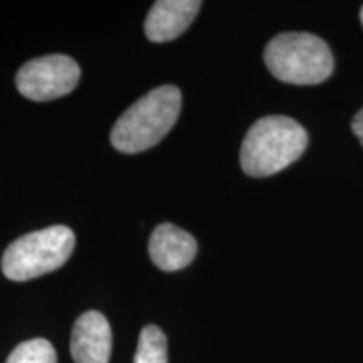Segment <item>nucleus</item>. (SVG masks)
Here are the masks:
<instances>
[{
	"instance_id": "nucleus-6",
	"label": "nucleus",
	"mask_w": 363,
	"mask_h": 363,
	"mask_svg": "<svg viewBox=\"0 0 363 363\" xmlns=\"http://www.w3.org/2000/svg\"><path fill=\"white\" fill-rule=\"evenodd\" d=\"M74 363H110L111 326L99 311H86L76 320L71 335Z\"/></svg>"
},
{
	"instance_id": "nucleus-5",
	"label": "nucleus",
	"mask_w": 363,
	"mask_h": 363,
	"mask_svg": "<svg viewBox=\"0 0 363 363\" xmlns=\"http://www.w3.org/2000/svg\"><path fill=\"white\" fill-rule=\"evenodd\" d=\"M79 66L65 54L38 57L17 72V89L30 101H51L69 94L79 83Z\"/></svg>"
},
{
	"instance_id": "nucleus-8",
	"label": "nucleus",
	"mask_w": 363,
	"mask_h": 363,
	"mask_svg": "<svg viewBox=\"0 0 363 363\" xmlns=\"http://www.w3.org/2000/svg\"><path fill=\"white\" fill-rule=\"evenodd\" d=\"M148 252L158 269L174 272L184 269L194 261L197 254V240L180 227L162 224L150 238Z\"/></svg>"
},
{
	"instance_id": "nucleus-2",
	"label": "nucleus",
	"mask_w": 363,
	"mask_h": 363,
	"mask_svg": "<svg viewBox=\"0 0 363 363\" xmlns=\"http://www.w3.org/2000/svg\"><path fill=\"white\" fill-rule=\"evenodd\" d=\"M308 147V133L293 118L272 115L249 128L240 147V167L249 177H269L296 162Z\"/></svg>"
},
{
	"instance_id": "nucleus-3",
	"label": "nucleus",
	"mask_w": 363,
	"mask_h": 363,
	"mask_svg": "<svg viewBox=\"0 0 363 363\" xmlns=\"http://www.w3.org/2000/svg\"><path fill=\"white\" fill-rule=\"evenodd\" d=\"M264 62L276 79L288 84L311 86L333 72V54L323 39L310 33H283L264 49Z\"/></svg>"
},
{
	"instance_id": "nucleus-7",
	"label": "nucleus",
	"mask_w": 363,
	"mask_h": 363,
	"mask_svg": "<svg viewBox=\"0 0 363 363\" xmlns=\"http://www.w3.org/2000/svg\"><path fill=\"white\" fill-rule=\"evenodd\" d=\"M202 2L199 0H158L145 21V34L152 43H169L192 24Z\"/></svg>"
},
{
	"instance_id": "nucleus-1",
	"label": "nucleus",
	"mask_w": 363,
	"mask_h": 363,
	"mask_svg": "<svg viewBox=\"0 0 363 363\" xmlns=\"http://www.w3.org/2000/svg\"><path fill=\"white\" fill-rule=\"evenodd\" d=\"M180 110L182 93L177 86L152 89L120 116L111 130V145L128 155L155 147L174 128Z\"/></svg>"
},
{
	"instance_id": "nucleus-10",
	"label": "nucleus",
	"mask_w": 363,
	"mask_h": 363,
	"mask_svg": "<svg viewBox=\"0 0 363 363\" xmlns=\"http://www.w3.org/2000/svg\"><path fill=\"white\" fill-rule=\"evenodd\" d=\"M6 363H57V355L51 342L34 338L17 345Z\"/></svg>"
},
{
	"instance_id": "nucleus-9",
	"label": "nucleus",
	"mask_w": 363,
	"mask_h": 363,
	"mask_svg": "<svg viewBox=\"0 0 363 363\" xmlns=\"http://www.w3.org/2000/svg\"><path fill=\"white\" fill-rule=\"evenodd\" d=\"M133 363H169L167 337L158 326L148 325L142 330Z\"/></svg>"
},
{
	"instance_id": "nucleus-4",
	"label": "nucleus",
	"mask_w": 363,
	"mask_h": 363,
	"mask_svg": "<svg viewBox=\"0 0 363 363\" xmlns=\"http://www.w3.org/2000/svg\"><path fill=\"white\" fill-rule=\"evenodd\" d=\"M74 233L66 225H52L13 240L2 256V271L11 281L40 278L65 266L74 251Z\"/></svg>"
},
{
	"instance_id": "nucleus-11",
	"label": "nucleus",
	"mask_w": 363,
	"mask_h": 363,
	"mask_svg": "<svg viewBox=\"0 0 363 363\" xmlns=\"http://www.w3.org/2000/svg\"><path fill=\"white\" fill-rule=\"evenodd\" d=\"M352 130H353V133L357 135V138L360 140V143L363 145V108L357 113L355 118H353Z\"/></svg>"
},
{
	"instance_id": "nucleus-12",
	"label": "nucleus",
	"mask_w": 363,
	"mask_h": 363,
	"mask_svg": "<svg viewBox=\"0 0 363 363\" xmlns=\"http://www.w3.org/2000/svg\"><path fill=\"white\" fill-rule=\"evenodd\" d=\"M360 19H362V26H363V7H362V11H360Z\"/></svg>"
}]
</instances>
